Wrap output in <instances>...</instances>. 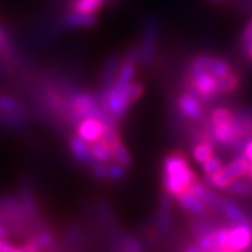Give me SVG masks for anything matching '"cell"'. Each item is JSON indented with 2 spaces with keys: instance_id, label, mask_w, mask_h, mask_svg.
Masks as SVG:
<instances>
[{
  "instance_id": "obj_1",
  "label": "cell",
  "mask_w": 252,
  "mask_h": 252,
  "mask_svg": "<svg viewBox=\"0 0 252 252\" xmlns=\"http://www.w3.org/2000/svg\"><path fill=\"white\" fill-rule=\"evenodd\" d=\"M196 180V174L190 168L188 158L182 153L168 154L162 161V188L171 198H178L187 192Z\"/></svg>"
},
{
  "instance_id": "obj_2",
  "label": "cell",
  "mask_w": 252,
  "mask_h": 252,
  "mask_svg": "<svg viewBox=\"0 0 252 252\" xmlns=\"http://www.w3.org/2000/svg\"><path fill=\"white\" fill-rule=\"evenodd\" d=\"M157 36H158V26L154 17H147L144 21L142 42L139 46V62L143 64H150L156 58L157 51Z\"/></svg>"
},
{
  "instance_id": "obj_3",
  "label": "cell",
  "mask_w": 252,
  "mask_h": 252,
  "mask_svg": "<svg viewBox=\"0 0 252 252\" xmlns=\"http://www.w3.org/2000/svg\"><path fill=\"white\" fill-rule=\"evenodd\" d=\"M199 72H209L216 79H221V77H224V76L233 72V67L224 59L210 56V55H199L190 62L189 73Z\"/></svg>"
},
{
  "instance_id": "obj_4",
  "label": "cell",
  "mask_w": 252,
  "mask_h": 252,
  "mask_svg": "<svg viewBox=\"0 0 252 252\" xmlns=\"http://www.w3.org/2000/svg\"><path fill=\"white\" fill-rule=\"evenodd\" d=\"M189 91L199 99H210L217 95V79L209 72L188 73Z\"/></svg>"
},
{
  "instance_id": "obj_5",
  "label": "cell",
  "mask_w": 252,
  "mask_h": 252,
  "mask_svg": "<svg viewBox=\"0 0 252 252\" xmlns=\"http://www.w3.org/2000/svg\"><path fill=\"white\" fill-rule=\"evenodd\" d=\"M252 244V225L250 221L233 223L228 227V243L225 247V252L245 251Z\"/></svg>"
},
{
  "instance_id": "obj_6",
  "label": "cell",
  "mask_w": 252,
  "mask_h": 252,
  "mask_svg": "<svg viewBox=\"0 0 252 252\" xmlns=\"http://www.w3.org/2000/svg\"><path fill=\"white\" fill-rule=\"evenodd\" d=\"M244 137L247 136L244 135L241 127L235 122V119L227 124H221V125H212V129H210V139L221 146H235L237 143H240Z\"/></svg>"
},
{
  "instance_id": "obj_7",
  "label": "cell",
  "mask_w": 252,
  "mask_h": 252,
  "mask_svg": "<svg viewBox=\"0 0 252 252\" xmlns=\"http://www.w3.org/2000/svg\"><path fill=\"white\" fill-rule=\"evenodd\" d=\"M177 105H178L181 115L188 118V119H192V121H199L205 115L200 99L195 94H192L190 91L184 93L182 95H180V98L177 101Z\"/></svg>"
},
{
  "instance_id": "obj_8",
  "label": "cell",
  "mask_w": 252,
  "mask_h": 252,
  "mask_svg": "<svg viewBox=\"0 0 252 252\" xmlns=\"http://www.w3.org/2000/svg\"><path fill=\"white\" fill-rule=\"evenodd\" d=\"M105 124L99 118H84L77 124V136L90 144L98 140Z\"/></svg>"
},
{
  "instance_id": "obj_9",
  "label": "cell",
  "mask_w": 252,
  "mask_h": 252,
  "mask_svg": "<svg viewBox=\"0 0 252 252\" xmlns=\"http://www.w3.org/2000/svg\"><path fill=\"white\" fill-rule=\"evenodd\" d=\"M188 190L189 192H192L193 195H196L198 198L202 199L209 207H212V209H215V210H221L224 199L220 198V196H219L217 193H215L209 187H206L205 184H202L198 178L190 184V187H189Z\"/></svg>"
},
{
  "instance_id": "obj_10",
  "label": "cell",
  "mask_w": 252,
  "mask_h": 252,
  "mask_svg": "<svg viewBox=\"0 0 252 252\" xmlns=\"http://www.w3.org/2000/svg\"><path fill=\"white\" fill-rule=\"evenodd\" d=\"M61 24L64 28H91L97 24V16L72 10L61 18Z\"/></svg>"
},
{
  "instance_id": "obj_11",
  "label": "cell",
  "mask_w": 252,
  "mask_h": 252,
  "mask_svg": "<svg viewBox=\"0 0 252 252\" xmlns=\"http://www.w3.org/2000/svg\"><path fill=\"white\" fill-rule=\"evenodd\" d=\"M178 205H180L185 212H188L190 215H195V216H200V215H206L207 213V205L198 198L196 195H193L192 192H184L182 195H180L178 198Z\"/></svg>"
},
{
  "instance_id": "obj_12",
  "label": "cell",
  "mask_w": 252,
  "mask_h": 252,
  "mask_svg": "<svg viewBox=\"0 0 252 252\" xmlns=\"http://www.w3.org/2000/svg\"><path fill=\"white\" fill-rule=\"evenodd\" d=\"M55 244V237L51 231L48 230H41L35 234L32 235L27 241V245L20 247V251H41V250H46L51 248Z\"/></svg>"
},
{
  "instance_id": "obj_13",
  "label": "cell",
  "mask_w": 252,
  "mask_h": 252,
  "mask_svg": "<svg viewBox=\"0 0 252 252\" xmlns=\"http://www.w3.org/2000/svg\"><path fill=\"white\" fill-rule=\"evenodd\" d=\"M69 149H70V153L73 154V157L81 164H91L93 162L90 154V144L77 135L72 136L69 139Z\"/></svg>"
},
{
  "instance_id": "obj_14",
  "label": "cell",
  "mask_w": 252,
  "mask_h": 252,
  "mask_svg": "<svg viewBox=\"0 0 252 252\" xmlns=\"http://www.w3.org/2000/svg\"><path fill=\"white\" fill-rule=\"evenodd\" d=\"M248 167H250V161L244 156H240V157H237L234 160H231L221 170H223V172L230 180L233 181L245 177L247 172H248Z\"/></svg>"
},
{
  "instance_id": "obj_15",
  "label": "cell",
  "mask_w": 252,
  "mask_h": 252,
  "mask_svg": "<svg viewBox=\"0 0 252 252\" xmlns=\"http://www.w3.org/2000/svg\"><path fill=\"white\" fill-rule=\"evenodd\" d=\"M136 62H132V61H121V64H119V69H118L117 79L114 81V84H117L119 87H126L129 83L135 80V74H136Z\"/></svg>"
},
{
  "instance_id": "obj_16",
  "label": "cell",
  "mask_w": 252,
  "mask_h": 252,
  "mask_svg": "<svg viewBox=\"0 0 252 252\" xmlns=\"http://www.w3.org/2000/svg\"><path fill=\"white\" fill-rule=\"evenodd\" d=\"M121 61L118 58H109L107 63L104 64V69L101 73V91L108 89L109 86L114 84V81L117 79L118 69H119Z\"/></svg>"
},
{
  "instance_id": "obj_17",
  "label": "cell",
  "mask_w": 252,
  "mask_h": 252,
  "mask_svg": "<svg viewBox=\"0 0 252 252\" xmlns=\"http://www.w3.org/2000/svg\"><path fill=\"white\" fill-rule=\"evenodd\" d=\"M171 223V196L168 193H162L160 199V207L157 215V224L161 230H167Z\"/></svg>"
},
{
  "instance_id": "obj_18",
  "label": "cell",
  "mask_w": 252,
  "mask_h": 252,
  "mask_svg": "<svg viewBox=\"0 0 252 252\" xmlns=\"http://www.w3.org/2000/svg\"><path fill=\"white\" fill-rule=\"evenodd\" d=\"M221 212L224 213L225 217L231 221V223H243L248 221V217L243 212V209L235 203L231 199H224Z\"/></svg>"
},
{
  "instance_id": "obj_19",
  "label": "cell",
  "mask_w": 252,
  "mask_h": 252,
  "mask_svg": "<svg viewBox=\"0 0 252 252\" xmlns=\"http://www.w3.org/2000/svg\"><path fill=\"white\" fill-rule=\"evenodd\" d=\"M90 154L93 161L97 162H111L112 160V150L108 144H105L101 140H95L90 143Z\"/></svg>"
},
{
  "instance_id": "obj_20",
  "label": "cell",
  "mask_w": 252,
  "mask_h": 252,
  "mask_svg": "<svg viewBox=\"0 0 252 252\" xmlns=\"http://www.w3.org/2000/svg\"><path fill=\"white\" fill-rule=\"evenodd\" d=\"M213 150H215V146H213V140L210 137H205L203 140H200L193 149H192V156L196 161L200 164L203 162L206 158H209L210 156H213Z\"/></svg>"
},
{
  "instance_id": "obj_21",
  "label": "cell",
  "mask_w": 252,
  "mask_h": 252,
  "mask_svg": "<svg viewBox=\"0 0 252 252\" xmlns=\"http://www.w3.org/2000/svg\"><path fill=\"white\" fill-rule=\"evenodd\" d=\"M0 111L10 114V115H23L24 107L18 99L13 98L6 94H0Z\"/></svg>"
},
{
  "instance_id": "obj_22",
  "label": "cell",
  "mask_w": 252,
  "mask_h": 252,
  "mask_svg": "<svg viewBox=\"0 0 252 252\" xmlns=\"http://www.w3.org/2000/svg\"><path fill=\"white\" fill-rule=\"evenodd\" d=\"M238 84H240V79L234 72H231L221 79H217V95H224L228 93H233L238 87Z\"/></svg>"
},
{
  "instance_id": "obj_23",
  "label": "cell",
  "mask_w": 252,
  "mask_h": 252,
  "mask_svg": "<svg viewBox=\"0 0 252 252\" xmlns=\"http://www.w3.org/2000/svg\"><path fill=\"white\" fill-rule=\"evenodd\" d=\"M104 0H72L70 9L81 13H91L95 14L102 7Z\"/></svg>"
},
{
  "instance_id": "obj_24",
  "label": "cell",
  "mask_w": 252,
  "mask_h": 252,
  "mask_svg": "<svg viewBox=\"0 0 252 252\" xmlns=\"http://www.w3.org/2000/svg\"><path fill=\"white\" fill-rule=\"evenodd\" d=\"M111 150H112V160H114V161L119 162V164L124 165L125 168L132 164V156H130L129 150L126 149V146L122 143V142L114 144V146L111 147Z\"/></svg>"
},
{
  "instance_id": "obj_25",
  "label": "cell",
  "mask_w": 252,
  "mask_h": 252,
  "mask_svg": "<svg viewBox=\"0 0 252 252\" xmlns=\"http://www.w3.org/2000/svg\"><path fill=\"white\" fill-rule=\"evenodd\" d=\"M230 182H231V180L225 175L223 170L215 172V174H210V175H205V184L209 188L227 189Z\"/></svg>"
},
{
  "instance_id": "obj_26",
  "label": "cell",
  "mask_w": 252,
  "mask_h": 252,
  "mask_svg": "<svg viewBox=\"0 0 252 252\" xmlns=\"http://www.w3.org/2000/svg\"><path fill=\"white\" fill-rule=\"evenodd\" d=\"M225 190L233 195H238V196H251L252 184L248 181H244L243 178H238V180L231 181Z\"/></svg>"
},
{
  "instance_id": "obj_27",
  "label": "cell",
  "mask_w": 252,
  "mask_h": 252,
  "mask_svg": "<svg viewBox=\"0 0 252 252\" xmlns=\"http://www.w3.org/2000/svg\"><path fill=\"white\" fill-rule=\"evenodd\" d=\"M98 140L104 142L105 144H108L109 147H112L114 144L119 143V142H121V136H119L117 126L107 125V124H105L104 129H102V133L99 136Z\"/></svg>"
},
{
  "instance_id": "obj_28",
  "label": "cell",
  "mask_w": 252,
  "mask_h": 252,
  "mask_svg": "<svg viewBox=\"0 0 252 252\" xmlns=\"http://www.w3.org/2000/svg\"><path fill=\"white\" fill-rule=\"evenodd\" d=\"M215 235V247L212 251L225 252V247L228 243V227H219L213 231Z\"/></svg>"
},
{
  "instance_id": "obj_29",
  "label": "cell",
  "mask_w": 252,
  "mask_h": 252,
  "mask_svg": "<svg viewBox=\"0 0 252 252\" xmlns=\"http://www.w3.org/2000/svg\"><path fill=\"white\" fill-rule=\"evenodd\" d=\"M215 228H210L205 233H200L196 235V247L200 251H212L215 247V235H213Z\"/></svg>"
},
{
  "instance_id": "obj_30",
  "label": "cell",
  "mask_w": 252,
  "mask_h": 252,
  "mask_svg": "<svg viewBox=\"0 0 252 252\" xmlns=\"http://www.w3.org/2000/svg\"><path fill=\"white\" fill-rule=\"evenodd\" d=\"M233 119H234V114L230 109L216 108L210 115V124L212 125H221V124L231 122Z\"/></svg>"
},
{
  "instance_id": "obj_31",
  "label": "cell",
  "mask_w": 252,
  "mask_h": 252,
  "mask_svg": "<svg viewBox=\"0 0 252 252\" xmlns=\"http://www.w3.org/2000/svg\"><path fill=\"white\" fill-rule=\"evenodd\" d=\"M200 165H202V171H203L205 175L215 174V172L220 171L223 168V162L216 156H210L205 161L200 162Z\"/></svg>"
},
{
  "instance_id": "obj_32",
  "label": "cell",
  "mask_w": 252,
  "mask_h": 252,
  "mask_svg": "<svg viewBox=\"0 0 252 252\" xmlns=\"http://www.w3.org/2000/svg\"><path fill=\"white\" fill-rule=\"evenodd\" d=\"M143 93H144L143 84H142V83H139V81L133 80L132 83H129V84H127V87H126L127 98H129V101H130L132 104H135L136 101L143 95Z\"/></svg>"
},
{
  "instance_id": "obj_33",
  "label": "cell",
  "mask_w": 252,
  "mask_h": 252,
  "mask_svg": "<svg viewBox=\"0 0 252 252\" xmlns=\"http://www.w3.org/2000/svg\"><path fill=\"white\" fill-rule=\"evenodd\" d=\"M107 175L108 180L121 181L125 177V167L117 161L107 162Z\"/></svg>"
},
{
  "instance_id": "obj_34",
  "label": "cell",
  "mask_w": 252,
  "mask_h": 252,
  "mask_svg": "<svg viewBox=\"0 0 252 252\" xmlns=\"http://www.w3.org/2000/svg\"><path fill=\"white\" fill-rule=\"evenodd\" d=\"M121 244H122V248L126 251H142L143 250V245L139 243L135 237H130V235H124L121 238Z\"/></svg>"
},
{
  "instance_id": "obj_35",
  "label": "cell",
  "mask_w": 252,
  "mask_h": 252,
  "mask_svg": "<svg viewBox=\"0 0 252 252\" xmlns=\"http://www.w3.org/2000/svg\"><path fill=\"white\" fill-rule=\"evenodd\" d=\"M252 45V18L250 20V23L247 24V27L243 32V46L244 49L247 51L250 46Z\"/></svg>"
},
{
  "instance_id": "obj_36",
  "label": "cell",
  "mask_w": 252,
  "mask_h": 252,
  "mask_svg": "<svg viewBox=\"0 0 252 252\" xmlns=\"http://www.w3.org/2000/svg\"><path fill=\"white\" fill-rule=\"evenodd\" d=\"M243 156L248 160L250 162H252V137L250 140H247L243 147Z\"/></svg>"
},
{
  "instance_id": "obj_37",
  "label": "cell",
  "mask_w": 252,
  "mask_h": 252,
  "mask_svg": "<svg viewBox=\"0 0 252 252\" xmlns=\"http://www.w3.org/2000/svg\"><path fill=\"white\" fill-rule=\"evenodd\" d=\"M10 251H20L17 247H13L9 241L0 238V252H10Z\"/></svg>"
},
{
  "instance_id": "obj_38",
  "label": "cell",
  "mask_w": 252,
  "mask_h": 252,
  "mask_svg": "<svg viewBox=\"0 0 252 252\" xmlns=\"http://www.w3.org/2000/svg\"><path fill=\"white\" fill-rule=\"evenodd\" d=\"M7 46V38H6V34H4V30L0 27V52L4 51Z\"/></svg>"
},
{
  "instance_id": "obj_39",
  "label": "cell",
  "mask_w": 252,
  "mask_h": 252,
  "mask_svg": "<svg viewBox=\"0 0 252 252\" xmlns=\"http://www.w3.org/2000/svg\"><path fill=\"white\" fill-rule=\"evenodd\" d=\"M9 237V230L6 228V225L3 223H0V238L1 240H6Z\"/></svg>"
},
{
  "instance_id": "obj_40",
  "label": "cell",
  "mask_w": 252,
  "mask_h": 252,
  "mask_svg": "<svg viewBox=\"0 0 252 252\" xmlns=\"http://www.w3.org/2000/svg\"><path fill=\"white\" fill-rule=\"evenodd\" d=\"M248 178L252 181V162H250V167H248V172H247Z\"/></svg>"
},
{
  "instance_id": "obj_41",
  "label": "cell",
  "mask_w": 252,
  "mask_h": 252,
  "mask_svg": "<svg viewBox=\"0 0 252 252\" xmlns=\"http://www.w3.org/2000/svg\"><path fill=\"white\" fill-rule=\"evenodd\" d=\"M247 55H248V58L252 61V45L247 49Z\"/></svg>"
},
{
  "instance_id": "obj_42",
  "label": "cell",
  "mask_w": 252,
  "mask_h": 252,
  "mask_svg": "<svg viewBox=\"0 0 252 252\" xmlns=\"http://www.w3.org/2000/svg\"><path fill=\"white\" fill-rule=\"evenodd\" d=\"M212 1H215V3H217V1H221V0H212Z\"/></svg>"
}]
</instances>
